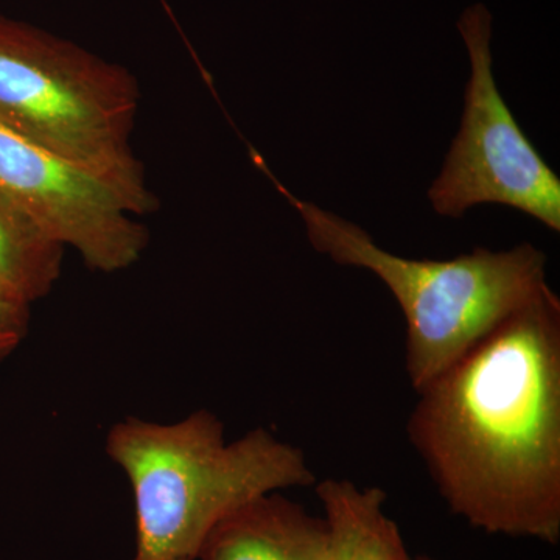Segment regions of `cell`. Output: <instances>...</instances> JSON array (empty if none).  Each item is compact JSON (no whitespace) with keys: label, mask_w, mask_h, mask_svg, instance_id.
Returning a JSON list of instances; mask_svg holds the SVG:
<instances>
[{"label":"cell","mask_w":560,"mask_h":560,"mask_svg":"<svg viewBox=\"0 0 560 560\" xmlns=\"http://www.w3.org/2000/svg\"><path fill=\"white\" fill-rule=\"evenodd\" d=\"M65 248L0 191V287L33 304L54 290Z\"/></svg>","instance_id":"cell-9"},{"label":"cell","mask_w":560,"mask_h":560,"mask_svg":"<svg viewBox=\"0 0 560 560\" xmlns=\"http://www.w3.org/2000/svg\"><path fill=\"white\" fill-rule=\"evenodd\" d=\"M250 156L300 212L313 248L335 264L374 272L399 302L407 320L405 370L416 393L548 287L547 256L530 243L475 248L451 260L396 256L357 224L294 197L256 151Z\"/></svg>","instance_id":"cell-4"},{"label":"cell","mask_w":560,"mask_h":560,"mask_svg":"<svg viewBox=\"0 0 560 560\" xmlns=\"http://www.w3.org/2000/svg\"><path fill=\"white\" fill-rule=\"evenodd\" d=\"M458 31L471 73L458 136L429 198L440 215L459 219L482 202L525 212L560 231V179L526 138L501 97L492 72V14L482 3L464 10Z\"/></svg>","instance_id":"cell-5"},{"label":"cell","mask_w":560,"mask_h":560,"mask_svg":"<svg viewBox=\"0 0 560 560\" xmlns=\"http://www.w3.org/2000/svg\"><path fill=\"white\" fill-rule=\"evenodd\" d=\"M416 560H434V559H430V558H419V559H416Z\"/></svg>","instance_id":"cell-11"},{"label":"cell","mask_w":560,"mask_h":560,"mask_svg":"<svg viewBox=\"0 0 560 560\" xmlns=\"http://www.w3.org/2000/svg\"><path fill=\"white\" fill-rule=\"evenodd\" d=\"M197 560H329L326 525L301 504L267 493L210 530Z\"/></svg>","instance_id":"cell-7"},{"label":"cell","mask_w":560,"mask_h":560,"mask_svg":"<svg viewBox=\"0 0 560 560\" xmlns=\"http://www.w3.org/2000/svg\"><path fill=\"white\" fill-rule=\"evenodd\" d=\"M0 191L91 270H128L149 246L150 231L105 184L2 125Z\"/></svg>","instance_id":"cell-6"},{"label":"cell","mask_w":560,"mask_h":560,"mask_svg":"<svg viewBox=\"0 0 560 560\" xmlns=\"http://www.w3.org/2000/svg\"><path fill=\"white\" fill-rule=\"evenodd\" d=\"M139 103L124 66L0 14V125L101 180L135 217L160 209L131 145Z\"/></svg>","instance_id":"cell-3"},{"label":"cell","mask_w":560,"mask_h":560,"mask_svg":"<svg viewBox=\"0 0 560 560\" xmlns=\"http://www.w3.org/2000/svg\"><path fill=\"white\" fill-rule=\"evenodd\" d=\"M407 433L453 514L560 539V300L550 289L418 390Z\"/></svg>","instance_id":"cell-1"},{"label":"cell","mask_w":560,"mask_h":560,"mask_svg":"<svg viewBox=\"0 0 560 560\" xmlns=\"http://www.w3.org/2000/svg\"><path fill=\"white\" fill-rule=\"evenodd\" d=\"M31 307L28 302L0 287V361L10 357L27 338Z\"/></svg>","instance_id":"cell-10"},{"label":"cell","mask_w":560,"mask_h":560,"mask_svg":"<svg viewBox=\"0 0 560 560\" xmlns=\"http://www.w3.org/2000/svg\"><path fill=\"white\" fill-rule=\"evenodd\" d=\"M106 452L135 497L131 560H197L210 530L231 512L316 482L301 448L265 429L228 442L223 422L208 410L172 423L130 416L110 427Z\"/></svg>","instance_id":"cell-2"},{"label":"cell","mask_w":560,"mask_h":560,"mask_svg":"<svg viewBox=\"0 0 560 560\" xmlns=\"http://www.w3.org/2000/svg\"><path fill=\"white\" fill-rule=\"evenodd\" d=\"M313 488L323 504L329 560H411L399 526L386 514L381 488L335 478Z\"/></svg>","instance_id":"cell-8"}]
</instances>
